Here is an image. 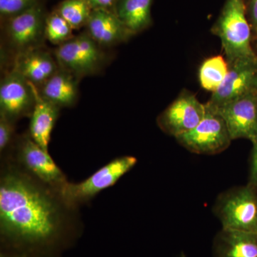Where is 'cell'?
I'll return each instance as SVG.
<instances>
[{"mask_svg":"<svg viewBox=\"0 0 257 257\" xmlns=\"http://www.w3.org/2000/svg\"><path fill=\"white\" fill-rule=\"evenodd\" d=\"M210 109L224 120L232 140L245 139L257 144V90Z\"/></svg>","mask_w":257,"mask_h":257,"instance_id":"8fae6325","label":"cell"},{"mask_svg":"<svg viewBox=\"0 0 257 257\" xmlns=\"http://www.w3.org/2000/svg\"><path fill=\"white\" fill-rule=\"evenodd\" d=\"M85 32L101 47L114 46L133 36L114 12L105 10H92Z\"/></svg>","mask_w":257,"mask_h":257,"instance_id":"4fadbf2b","label":"cell"},{"mask_svg":"<svg viewBox=\"0 0 257 257\" xmlns=\"http://www.w3.org/2000/svg\"><path fill=\"white\" fill-rule=\"evenodd\" d=\"M152 3L153 0H118L114 13L135 35L152 25Z\"/></svg>","mask_w":257,"mask_h":257,"instance_id":"ac0fdd59","label":"cell"},{"mask_svg":"<svg viewBox=\"0 0 257 257\" xmlns=\"http://www.w3.org/2000/svg\"><path fill=\"white\" fill-rule=\"evenodd\" d=\"M40 3V0H0V16L5 20Z\"/></svg>","mask_w":257,"mask_h":257,"instance_id":"7402d4cb","label":"cell"},{"mask_svg":"<svg viewBox=\"0 0 257 257\" xmlns=\"http://www.w3.org/2000/svg\"><path fill=\"white\" fill-rule=\"evenodd\" d=\"M35 104L30 116L28 133L39 146L49 152L51 135L60 116L61 109L44 99L35 85Z\"/></svg>","mask_w":257,"mask_h":257,"instance_id":"9a60e30c","label":"cell"},{"mask_svg":"<svg viewBox=\"0 0 257 257\" xmlns=\"http://www.w3.org/2000/svg\"><path fill=\"white\" fill-rule=\"evenodd\" d=\"M213 211L222 229L257 232V190L248 184L221 193Z\"/></svg>","mask_w":257,"mask_h":257,"instance_id":"277c9868","label":"cell"},{"mask_svg":"<svg viewBox=\"0 0 257 257\" xmlns=\"http://www.w3.org/2000/svg\"><path fill=\"white\" fill-rule=\"evenodd\" d=\"M54 55L61 68L79 79L97 73L104 62L101 47L85 31L57 46Z\"/></svg>","mask_w":257,"mask_h":257,"instance_id":"52a82bcc","label":"cell"},{"mask_svg":"<svg viewBox=\"0 0 257 257\" xmlns=\"http://www.w3.org/2000/svg\"><path fill=\"white\" fill-rule=\"evenodd\" d=\"M138 163L136 157L121 156L103 166L88 178L78 183L67 182L60 194L66 204L79 209L98 194L114 185Z\"/></svg>","mask_w":257,"mask_h":257,"instance_id":"5b68a950","label":"cell"},{"mask_svg":"<svg viewBox=\"0 0 257 257\" xmlns=\"http://www.w3.org/2000/svg\"><path fill=\"white\" fill-rule=\"evenodd\" d=\"M211 32L220 39L228 64L239 59L257 57L244 0H226Z\"/></svg>","mask_w":257,"mask_h":257,"instance_id":"7a4b0ae2","label":"cell"},{"mask_svg":"<svg viewBox=\"0 0 257 257\" xmlns=\"http://www.w3.org/2000/svg\"><path fill=\"white\" fill-rule=\"evenodd\" d=\"M93 10H105L114 13L118 0H87Z\"/></svg>","mask_w":257,"mask_h":257,"instance_id":"484cf974","label":"cell"},{"mask_svg":"<svg viewBox=\"0 0 257 257\" xmlns=\"http://www.w3.org/2000/svg\"><path fill=\"white\" fill-rule=\"evenodd\" d=\"M213 257H257V232L222 229L212 244Z\"/></svg>","mask_w":257,"mask_h":257,"instance_id":"2e32d148","label":"cell"},{"mask_svg":"<svg viewBox=\"0 0 257 257\" xmlns=\"http://www.w3.org/2000/svg\"><path fill=\"white\" fill-rule=\"evenodd\" d=\"M73 29L62 16L54 10L47 15L45 20V40L53 45H62L73 37Z\"/></svg>","mask_w":257,"mask_h":257,"instance_id":"44dd1931","label":"cell"},{"mask_svg":"<svg viewBox=\"0 0 257 257\" xmlns=\"http://www.w3.org/2000/svg\"><path fill=\"white\" fill-rule=\"evenodd\" d=\"M254 90H257V57L239 59L229 64L224 82L206 104L214 109Z\"/></svg>","mask_w":257,"mask_h":257,"instance_id":"7c38bea8","label":"cell"},{"mask_svg":"<svg viewBox=\"0 0 257 257\" xmlns=\"http://www.w3.org/2000/svg\"><path fill=\"white\" fill-rule=\"evenodd\" d=\"M15 122L0 114V154L4 155L15 142Z\"/></svg>","mask_w":257,"mask_h":257,"instance_id":"603a6c76","label":"cell"},{"mask_svg":"<svg viewBox=\"0 0 257 257\" xmlns=\"http://www.w3.org/2000/svg\"><path fill=\"white\" fill-rule=\"evenodd\" d=\"M248 185L257 190V144L253 145L249 159Z\"/></svg>","mask_w":257,"mask_h":257,"instance_id":"d4e9b609","label":"cell"},{"mask_svg":"<svg viewBox=\"0 0 257 257\" xmlns=\"http://www.w3.org/2000/svg\"><path fill=\"white\" fill-rule=\"evenodd\" d=\"M35 104V85L13 67L0 83V114L15 123L30 117Z\"/></svg>","mask_w":257,"mask_h":257,"instance_id":"30bf717a","label":"cell"},{"mask_svg":"<svg viewBox=\"0 0 257 257\" xmlns=\"http://www.w3.org/2000/svg\"><path fill=\"white\" fill-rule=\"evenodd\" d=\"M73 30L85 28L92 8L87 0H63L55 9Z\"/></svg>","mask_w":257,"mask_h":257,"instance_id":"ffe728a7","label":"cell"},{"mask_svg":"<svg viewBox=\"0 0 257 257\" xmlns=\"http://www.w3.org/2000/svg\"><path fill=\"white\" fill-rule=\"evenodd\" d=\"M229 70L227 61L221 55L214 56L204 61L199 70L201 86L209 92H214L224 82Z\"/></svg>","mask_w":257,"mask_h":257,"instance_id":"d6986e66","label":"cell"},{"mask_svg":"<svg viewBox=\"0 0 257 257\" xmlns=\"http://www.w3.org/2000/svg\"><path fill=\"white\" fill-rule=\"evenodd\" d=\"M252 46L255 55H256L257 57V36L253 37Z\"/></svg>","mask_w":257,"mask_h":257,"instance_id":"4316f807","label":"cell"},{"mask_svg":"<svg viewBox=\"0 0 257 257\" xmlns=\"http://www.w3.org/2000/svg\"><path fill=\"white\" fill-rule=\"evenodd\" d=\"M13 68L38 87L52 77L60 66L55 55L40 47L16 56Z\"/></svg>","mask_w":257,"mask_h":257,"instance_id":"5bb4252c","label":"cell"},{"mask_svg":"<svg viewBox=\"0 0 257 257\" xmlns=\"http://www.w3.org/2000/svg\"><path fill=\"white\" fill-rule=\"evenodd\" d=\"M3 156L10 157L30 175L59 192L68 182L49 152L39 146L28 133L15 140L11 148Z\"/></svg>","mask_w":257,"mask_h":257,"instance_id":"3957f363","label":"cell"},{"mask_svg":"<svg viewBox=\"0 0 257 257\" xmlns=\"http://www.w3.org/2000/svg\"><path fill=\"white\" fill-rule=\"evenodd\" d=\"M207 111V104L192 92L184 90L158 116L157 124L164 133L176 138L196 127Z\"/></svg>","mask_w":257,"mask_h":257,"instance_id":"9c48e42d","label":"cell"},{"mask_svg":"<svg viewBox=\"0 0 257 257\" xmlns=\"http://www.w3.org/2000/svg\"><path fill=\"white\" fill-rule=\"evenodd\" d=\"M79 81L76 76L60 67L46 82L37 87L44 99L62 109L73 106L77 102Z\"/></svg>","mask_w":257,"mask_h":257,"instance_id":"e0dca14e","label":"cell"},{"mask_svg":"<svg viewBox=\"0 0 257 257\" xmlns=\"http://www.w3.org/2000/svg\"><path fill=\"white\" fill-rule=\"evenodd\" d=\"M244 2L246 16L251 26L253 37H254L257 36V0H244Z\"/></svg>","mask_w":257,"mask_h":257,"instance_id":"cb8c5ba5","label":"cell"},{"mask_svg":"<svg viewBox=\"0 0 257 257\" xmlns=\"http://www.w3.org/2000/svg\"><path fill=\"white\" fill-rule=\"evenodd\" d=\"M207 107L205 116L196 127L175 139L181 146L192 153L217 155L229 147L232 139L223 118Z\"/></svg>","mask_w":257,"mask_h":257,"instance_id":"ba28073f","label":"cell"},{"mask_svg":"<svg viewBox=\"0 0 257 257\" xmlns=\"http://www.w3.org/2000/svg\"><path fill=\"white\" fill-rule=\"evenodd\" d=\"M47 14L40 4L4 20L3 39L5 45L15 57L32 49L42 47L45 40Z\"/></svg>","mask_w":257,"mask_h":257,"instance_id":"8992f818","label":"cell"},{"mask_svg":"<svg viewBox=\"0 0 257 257\" xmlns=\"http://www.w3.org/2000/svg\"><path fill=\"white\" fill-rule=\"evenodd\" d=\"M82 232L79 209L10 157L1 158L0 257H62Z\"/></svg>","mask_w":257,"mask_h":257,"instance_id":"6da1fadb","label":"cell"}]
</instances>
